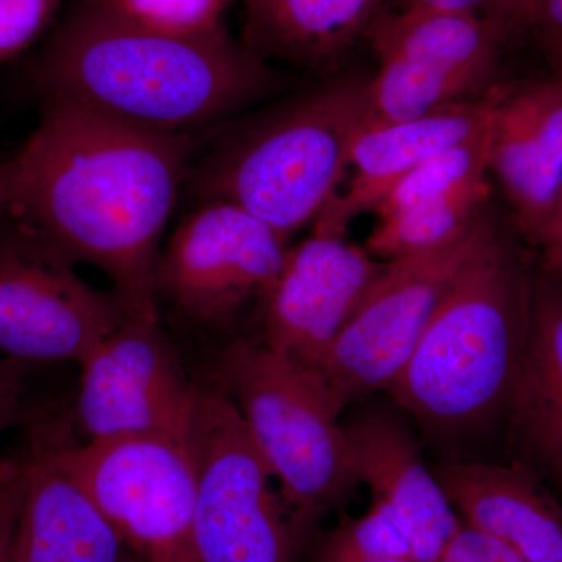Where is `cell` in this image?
<instances>
[{"mask_svg":"<svg viewBox=\"0 0 562 562\" xmlns=\"http://www.w3.org/2000/svg\"><path fill=\"white\" fill-rule=\"evenodd\" d=\"M188 139L74 103L46 101L10 161L13 209L72 260L109 277L131 319L158 322V244Z\"/></svg>","mask_w":562,"mask_h":562,"instance_id":"6da1fadb","label":"cell"},{"mask_svg":"<svg viewBox=\"0 0 562 562\" xmlns=\"http://www.w3.org/2000/svg\"><path fill=\"white\" fill-rule=\"evenodd\" d=\"M35 80L46 101L172 133L220 120L281 85L265 60L224 31L165 35L95 0L52 35L35 63Z\"/></svg>","mask_w":562,"mask_h":562,"instance_id":"7a4b0ae2","label":"cell"},{"mask_svg":"<svg viewBox=\"0 0 562 562\" xmlns=\"http://www.w3.org/2000/svg\"><path fill=\"white\" fill-rule=\"evenodd\" d=\"M536 265L494 224L462 266L386 394L436 436L505 413L530 327Z\"/></svg>","mask_w":562,"mask_h":562,"instance_id":"3957f363","label":"cell"},{"mask_svg":"<svg viewBox=\"0 0 562 562\" xmlns=\"http://www.w3.org/2000/svg\"><path fill=\"white\" fill-rule=\"evenodd\" d=\"M369 81L331 77L244 125L203 169L209 201L236 203L283 238L316 221L368 125Z\"/></svg>","mask_w":562,"mask_h":562,"instance_id":"277c9868","label":"cell"},{"mask_svg":"<svg viewBox=\"0 0 562 562\" xmlns=\"http://www.w3.org/2000/svg\"><path fill=\"white\" fill-rule=\"evenodd\" d=\"M216 380L271 468L306 550L317 520L360 483L341 406L319 373L265 344L225 347Z\"/></svg>","mask_w":562,"mask_h":562,"instance_id":"5b68a950","label":"cell"},{"mask_svg":"<svg viewBox=\"0 0 562 562\" xmlns=\"http://www.w3.org/2000/svg\"><path fill=\"white\" fill-rule=\"evenodd\" d=\"M194 476L198 562H299L305 543L271 468L220 386H198L184 439Z\"/></svg>","mask_w":562,"mask_h":562,"instance_id":"8992f818","label":"cell"},{"mask_svg":"<svg viewBox=\"0 0 562 562\" xmlns=\"http://www.w3.org/2000/svg\"><path fill=\"white\" fill-rule=\"evenodd\" d=\"M31 441L79 484L140 561L198 562L194 476L181 443L155 436L72 443L38 422Z\"/></svg>","mask_w":562,"mask_h":562,"instance_id":"52a82bcc","label":"cell"},{"mask_svg":"<svg viewBox=\"0 0 562 562\" xmlns=\"http://www.w3.org/2000/svg\"><path fill=\"white\" fill-rule=\"evenodd\" d=\"M127 319L116 294L81 279L31 221L13 209L0 217V357L80 362Z\"/></svg>","mask_w":562,"mask_h":562,"instance_id":"ba28073f","label":"cell"},{"mask_svg":"<svg viewBox=\"0 0 562 562\" xmlns=\"http://www.w3.org/2000/svg\"><path fill=\"white\" fill-rule=\"evenodd\" d=\"M495 222L483 214L460 238L384 262L316 372L338 405L386 391L405 368L462 266Z\"/></svg>","mask_w":562,"mask_h":562,"instance_id":"9c48e42d","label":"cell"},{"mask_svg":"<svg viewBox=\"0 0 562 562\" xmlns=\"http://www.w3.org/2000/svg\"><path fill=\"white\" fill-rule=\"evenodd\" d=\"M288 250L286 238L250 211L213 199L160 251L157 299L199 324L227 319L250 299L265 301Z\"/></svg>","mask_w":562,"mask_h":562,"instance_id":"30bf717a","label":"cell"},{"mask_svg":"<svg viewBox=\"0 0 562 562\" xmlns=\"http://www.w3.org/2000/svg\"><path fill=\"white\" fill-rule=\"evenodd\" d=\"M79 366L76 419L87 441L155 436L184 447L198 386L158 322L125 321Z\"/></svg>","mask_w":562,"mask_h":562,"instance_id":"8fae6325","label":"cell"},{"mask_svg":"<svg viewBox=\"0 0 562 562\" xmlns=\"http://www.w3.org/2000/svg\"><path fill=\"white\" fill-rule=\"evenodd\" d=\"M383 266L344 236L313 232L266 294L265 346L316 371Z\"/></svg>","mask_w":562,"mask_h":562,"instance_id":"7c38bea8","label":"cell"},{"mask_svg":"<svg viewBox=\"0 0 562 562\" xmlns=\"http://www.w3.org/2000/svg\"><path fill=\"white\" fill-rule=\"evenodd\" d=\"M358 480L401 522L416 562H436L462 520L397 414L371 408L342 424Z\"/></svg>","mask_w":562,"mask_h":562,"instance_id":"4fadbf2b","label":"cell"},{"mask_svg":"<svg viewBox=\"0 0 562 562\" xmlns=\"http://www.w3.org/2000/svg\"><path fill=\"white\" fill-rule=\"evenodd\" d=\"M490 172L508 199L517 232L531 244L562 194V87L557 80L506 90L492 116Z\"/></svg>","mask_w":562,"mask_h":562,"instance_id":"5bb4252c","label":"cell"},{"mask_svg":"<svg viewBox=\"0 0 562 562\" xmlns=\"http://www.w3.org/2000/svg\"><path fill=\"white\" fill-rule=\"evenodd\" d=\"M505 92L506 88L495 87L420 120L362 132L350 154L353 179L349 190L324 206L314 221V232L344 236L355 217L375 210L391 188L422 162L490 127Z\"/></svg>","mask_w":562,"mask_h":562,"instance_id":"9a60e30c","label":"cell"},{"mask_svg":"<svg viewBox=\"0 0 562 562\" xmlns=\"http://www.w3.org/2000/svg\"><path fill=\"white\" fill-rule=\"evenodd\" d=\"M516 462L539 475L562 473V284L541 265L532 279L530 327L506 402Z\"/></svg>","mask_w":562,"mask_h":562,"instance_id":"2e32d148","label":"cell"},{"mask_svg":"<svg viewBox=\"0 0 562 562\" xmlns=\"http://www.w3.org/2000/svg\"><path fill=\"white\" fill-rule=\"evenodd\" d=\"M21 460L25 487L10 562H143L79 484L35 442Z\"/></svg>","mask_w":562,"mask_h":562,"instance_id":"e0dca14e","label":"cell"},{"mask_svg":"<svg viewBox=\"0 0 562 562\" xmlns=\"http://www.w3.org/2000/svg\"><path fill=\"white\" fill-rule=\"evenodd\" d=\"M462 522L508 546L525 562H562V508L520 465L446 462L435 469Z\"/></svg>","mask_w":562,"mask_h":562,"instance_id":"ac0fdd59","label":"cell"},{"mask_svg":"<svg viewBox=\"0 0 562 562\" xmlns=\"http://www.w3.org/2000/svg\"><path fill=\"white\" fill-rule=\"evenodd\" d=\"M244 46L251 54L327 69L368 35L384 0H241Z\"/></svg>","mask_w":562,"mask_h":562,"instance_id":"d6986e66","label":"cell"},{"mask_svg":"<svg viewBox=\"0 0 562 562\" xmlns=\"http://www.w3.org/2000/svg\"><path fill=\"white\" fill-rule=\"evenodd\" d=\"M505 32L479 13L405 9L380 16L369 29L380 60L406 58L492 80Z\"/></svg>","mask_w":562,"mask_h":562,"instance_id":"ffe728a7","label":"cell"},{"mask_svg":"<svg viewBox=\"0 0 562 562\" xmlns=\"http://www.w3.org/2000/svg\"><path fill=\"white\" fill-rule=\"evenodd\" d=\"M490 79L436 66L384 58L369 81V116L366 131L420 120L453 103L486 94Z\"/></svg>","mask_w":562,"mask_h":562,"instance_id":"44dd1931","label":"cell"},{"mask_svg":"<svg viewBox=\"0 0 562 562\" xmlns=\"http://www.w3.org/2000/svg\"><path fill=\"white\" fill-rule=\"evenodd\" d=\"M490 195L491 184L486 177L446 198L379 221L364 249L372 257L391 261L446 246L483 216Z\"/></svg>","mask_w":562,"mask_h":562,"instance_id":"7402d4cb","label":"cell"},{"mask_svg":"<svg viewBox=\"0 0 562 562\" xmlns=\"http://www.w3.org/2000/svg\"><path fill=\"white\" fill-rule=\"evenodd\" d=\"M490 140L491 124L473 138L432 155L397 181L372 213L379 216V221H384L446 198L473 181L486 179L490 173Z\"/></svg>","mask_w":562,"mask_h":562,"instance_id":"603a6c76","label":"cell"},{"mask_svg":"<svg viewBox=\"0 0 562 562\" xmlns=\"http://www.w3.org/2000/svg\"><path fill=\"white\" fill-rule=\"evenodd\" d=\"M306 549L357 560H414L412 539L379 503L358 519H347Z\"/></svg>","mask_w":562,"mask_h":562,"instance_id":"cb8c5ba5","label":"cell"},{"mask_svg":"<svg viewBox=\"0 0 562 562\" xmlns=\"http://www.w3.org/2000/svg\"><path fill=\"white\" fill-rule=\"evenodd\" d=\"M122 20L165 35L206 36L224 31L222 16L241 0H95Z\"/></svg>","mask_w":562,"mask_h":562,"instance_id":"d4e9b609","label":"cell"},{"mask_svg":"<svg viewBox=\"0 0 562 562\" xmlns=\"http://www.w3.org/2000/svg\"><path fill=\"white\" fill-rule=\"evenodd\" d=\"M60 0H0V63L16 57L38 38Z\"/></svg>","mask_w":562,"mask_h":562,"instance_id":"484cf974","label":"cell"},{"mask_svg":"<svg viewBox=\"0 0 562 562\" xmlns=\"http://www.w3.org/2000/svg\"><path fill=\"white\" fill-rule=\"evenodd\" d=\"M436 562H525L508 546L461 522Z\"/></svg>","mask_w":562,"mask_h":562,"instance_id":"4316f807","label":"cell"},{"mask_svg":"<svg viewBox=\"0 0 562 562\" xmlns=\"http://www.w3.org/2000/svg\"><path fill=\"white\" fill-rule=\"evenodd\" d=\"M25 472L21 454L0 461V562H10L11 541L24 495Z\"/></svg>","mask_w":562,"mask_h":562,"instance_id":"83f0119b","label":"cell"},{"mask_svg":"<svg viewBox=\"0 0 562 562\" xmlns=\"http://www.w3.org/2000/svg\"><path fill=\"white\" fill-rule=\"evenodd\" d=\"M31 366L20 361L0 357V432L24 416L25 375L31 371Z\"/></svg>","mask_w":562,"mask_h":562,"instance_id":"f1b7e54d","label":"cell"},{"mask_svg":"<svg viewBox=\"0 0 562 562\" xmlns=\"http://www.w3.org/2000/svg\"><path fill=\"white\" fill-rule=\"evenodd\" d=\"M541 255L543 271L562 284V194L552 216L531 243Z\"/></svg>","mask_w":562,"mask_h":562,"instance_id":"f546056e","label":"cell"},{"mask_svg":"<svg viewBox=\"0 0 562 562\" xmlns=\"http://www.w3.org/2000/svg\"><path fill=\"white\" fill-rule=\"evenodd\" d=\"M543 0H487L484 16L508 33L517 25L532 24Z\"/></svg>","mask_w":562,"mask_h":562,"instance_id":"4dcf8cb0","label":"cell"},{"mask_svg":"<svg viewBox=\"0 0 562 562\" xmlns=\"http://www.w3.org/2000/svg\"><path fill=\"white\" fill-rule=\"evenodd\" d=\"M532 25L538 27L550 60L562 58V0H543Z\"/></svg>","mask_w":562,"mask_h":562,"instance_id":"1f68e13d","label":"cell"},{"mask_svg":"<svg viewBox=\"0 0 562 562\" xmlns=\"http://www.w3.org/2000/svg\"><path fill=\"white\" fill-rule=\"evenodd\" d=\"M487 0H408L406 9L416 10H443V11H468L479 13L484 9Z\"/></svg>","mask_w":562,"mask_h":562,"instance_id":"d6a6232c","label":"cell"},{"mask_svg":"<svg viewBox=\"0 0 562 562\" xmlns=\"http://www.w3.org/2000/svg\"><path fill=\"white\" fill-rule=\"evenodd\" d=\"M13 206L10 162H0V217Z\"/></svg>","mask_w":562,"mask_h":562,"instance_id":"836d02e7","label":"cell"},{"mask_svg":"<svg viewBox=\"0 0 562 562\" xmlns=\"http://www.w3.org/2000/svg\"><path fill=\"white\" fill-rule=\"evenodd\" d=\"M310 562H414L413 560H357V558L333 557L310 550Z\"/></svg>","mask_w":562,"mask_h":562,"instance_id":"e575fe53","label":"cell"},{"mask_svg":"<svg viewBox=\"0 0 562 562\" xmlns=\"http://www.w3.org/2000/svg\"><path fill=\"white\" fill-rule=\"evenodd\" d=\"M553 66L554 77L553 79L558 81V83L562 87V58H557V60H550Z\"/></svg>","mask_w":562,"mask_h":562,"instance_id":"d590c367","label":"cell"},{"mask_svg":"<svg viewBox=\"0 0 562 562\" xmlns=\"http://www.w3.org/2000/svg\"><path fill=\"white\" fill-rule=\"evenodd\" d=\"M560 476H561V479H562V473H561V475H560Z\"/></svg>","mask_w":562,"mask_h":562,"instance_id":"8d00e7d4","label":"cell"}]
</instances>
